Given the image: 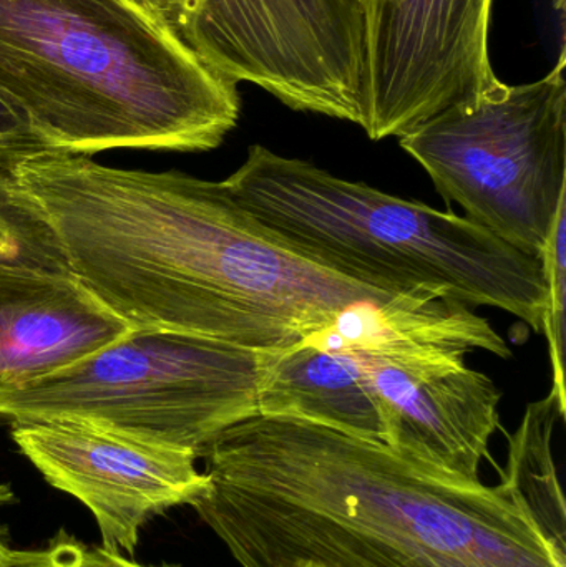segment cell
<instances>
[{
	"label": "cell",
	"mask_w": 566,
	"mask_h": 567,
	"mask_svg": "<svg viewBox=\"0 0 566 567\" xmlns=\"http://www.w3.org/2000/svg\"><path fill=\"white\" fill-rule=\"evenodd\" d=\"M16 175L70 272L138 329L272 352L335 329L362 303L414 300L285 248L223 182L112 168L50 150L23 156Z\"/></svg>",
	"instance_id": "cell-1"
},
{
	"label": "cell",
	"mask_w": 566,
	"mask_h": 567,
	"mask_svg": "<svg viewBox=\"0 0 566 567\" xmlns=\"http://www.w3.org/2000/svg\"><path fill=\"white\" fill-rule=\"evenodd\" d=\"M199 458L192 508L241 567H566L504 483L454 482L384 443L255 415Z\"/></svg>",
	"instance_id": "cell-2"
},
{
	"label": "cell",
	"mask_w": 566,
	"mask_h": 567,
	"mask_svg": "<svg viewBox=\"0 0 566 567\" xmlns=\"http://www.w3.org/2000/svg\"><path fill=\"white\" fill-rule=\"evenodd\" d=\"M0 99L50 152H209L238 83L130 0H0Z\"/></svg>",
	"instance_id": "cell-3"
},
{
	"label": "cell",
	"mask_w": 566,
	"mask_h": 567,
	"mask_svg": "<svg viewBox=\"0 0 566 567\" xmlns=\"http://www.w3.org/2000/svg\"><path fill=\"white\" fill-rule=\"evenodd\" d=\"M223 185L276 241L349 281L392 296L495 307L542 332L548 290L541 259L465 216L261 145Z\"/></svg>",
	"instance_id": "cell-4"
},
{
	"label": "cell",
	"mask_w": 566,
	"mask_h": 567,
	"mask_svg": "<svg viewBox=\"0 0 566 567\" xmlns=\"http://www.w3.org/2000/svg\"><path fill=\"white\" fill-rule=\"evenodd\" d=\"M263 352L135 329L92 355L0 392V420H72L202 456L258 413Z\"/></svg>",
	"instance_id": "cell-5"
},
{
	"label": "cell",
	"mask_w": 566,
	"mask_h": 567,
	"mask_svg": "<svg viewBox=\"0 0 566 567\" xmlns=\"http://www.w3.org/2000/svg\"><path fill=\"white\" fill-rule=\"evenodd\" d=\"M399 143L469 221L541 259L566 205L565 53L544 79H495Z\"/></svg>",
	"instance_id": "cell-6"
},
{
	"label": "cell",
	"mask_w": 566,
	"mask_h": 567,
	"mask_svg": "<svg viewBox=\"0 0 566 567\" xmlns=\"http://www.w3.org/2000/svg\"><path fill=\"white\" fill-rule=\"evenodd\" d=\"M172 33L296 112L362 123V0H176Z\"/></svg>",
	"instance_id": "cell-7"
},
{
	"label": "cell",
	"mask_w": 566,
	"mask_h": 567,
	"mask_svg": "<svg viewBox=\"0 0 566 567\" xmlns=\"http://www.w3.org/2000/svg\"><path fill=\"white\" fill-rule=\"evenodd\" d=\"M494 0H362V123L404 136L497 79L488 55Z\"/></svg>",
	"instance_id": "cell-8"
},
{
	"label": "cell",
	"mask_w": 566,
	"mask_h": 567,
	"mask_svg": "<svg viewBox=\"0 0 566 567\" xmlns=\"http://www.w3.org/2000/svg\"><path fill=\"white\" fill-rule=\"evenodd\" d=\"M336 350L364 367L389 449L435 475L481 483L502 393L485 373L467 367V350L409 337Z\"/></svg>",
	"instance_id": "cell-9"
},
{
	"label": "cell",
	"mask_w": 566,
	"mask_h": 567,
	"mask_svg": "<svg viewBox=\"0 0 566 567\" xmlns=\"http://www.w3.org/2000/svg\"><path fill=\"white\" fill-rule=\"evenodd\" d=\"M12 440L49 485L92 513L102 548L133 556L143 526L205 492L198 456L72 420L12 423Z\"/></svg>",
	"instance_id": "cell-10"
},
{
	"label": "cell",
	"mask_w": 566,
	"mask_h": 567,
	"mask_svg": "<svg viewBox=\"0 0 566 567\" xmlns=\"http://www.w3.org/2000/svg\"><path fill=\"white\" fill-rule=\"evenodd\" d=\"M133 329L72 272L0 266V392L65 369Z\"/></svg>",
	"instance_id": "cell-11"
},
{
	"label": "cell",
	"mask_w": 566,
	"mask_h": 567,
	"mask_svg": "<svg viewBox=\"0 0 566 567\" xmlns=\"http://www.w3.org/2000/svg\"><path fill=\"white\" fill-rule=\"evenodd\" d=\"M256 415L384 443L378 402L358 357L311 340L263 352Z\"/></svg>",
	"instance_id": "cell-12"
},
{
	"label": "cell",
	"mask_w": 566,
	"mask_h": 567,
	"mask_svg": "<svg viewBox=\"0 0 566 567\" xmlns=\"http://www.w3.org/2000/svg\"><path fill=\"white\" fill-rule=\"evenodd\" d=\"M566 406L555 393L531 403L508 440L502 483L511 489L548 543L566 555L565 498L555 465L552 436Z\"/></svg>",
	"instance_id": "cell-13"
},
{
	"label": "cell",
	"mask_w": 566,
	"mask_h": 567,
	"mask_svg": "<svg viewBox=\"0 0 566 567\" xmlns=\"http://www.w3.org/2000/svg\"><path fill=\"white\" fill-rule=\"evenodd\" d=\"M22 158L0 156V266L70 272L52 229L20 192L16 166Z\"/></svg>",
	"instance_id": "cell-14"
},
{
	"label": "cell",
	"mask_w": 566,
	"mask_h": 567,
	"mask_svg": "<svg viewBox=\"0 0 566 567\" xmlns=\"http://www.w3.org/2000/svg\"><path fill=\"white\" fill-rule=\"evenodd\" d=\"M547 281V307H545L542 332L547 337L554 385L552 393L566 406L565 340H566V205L558 212L554 231L541 256Z\"/></svg>",
	"instance_id": "cell-15"
},
{
	"label": "cell",
	"mask_w": 566,
	"mask_h": 567,
	"mask_svg": "<svg viewBox=\"0 0 566 567\" xmlns=\"http://www.w3.org/2000/svg\"><path fill=\"white\" fill-rule=\"evenodd\" d=\"M12 567H153L132 561L126 556L106 551L105 548H92L76 542L66 533H60L47 548L37 551H19ZM169 567V566H163Z\"/></svg>",
	"instance_id": "cell-16"
},
{
	"label": "cell",
	"mask_w": 566,
	"mask_h": 567,
	"mask_svg": "<svg viewBox=\"0 0 566 567\" xmlns=\"http://www.w3.org/2000/svg\"><path fill=\"white\" fill-rule=\"evenodd\" d=\"M43 148L22 116L0 99V156H25Z\"/></svg>",
	"instance_id": "cell-17"
},
{
	"label": "cell",
	"mask_w": 566,
	"mask_h": 567,
	"mask_svg": "<svg viewBox=\"0 0 566 567\" xmlns=\"http://www.w3.org/2000/svg\"><path fill=\"white\" fill-rule=\"evenodd\" d=\"M130 2L145 10L159 25L172 33L173 17H175L176 0H130Z\"/></svg>",
	"instance_id": "cell-18"
},
{
	"label": "cell",
	"mask_w": 566,
	"mask_h": 567,
	"mask_svg": "<svg viewBox=\"0 0 566 567\" xmlns=\"http://www.w3.org/2000/svg\"><path fill=\"white\" fill-rule=\"evenodd\" d=\"M13 493L10 492L9 486L0 485V505H7V503H12ZM17 558H19V551H13L9 546L3 542L2 536H0V567H12L17 563Z\"/></svg>",
	"instance_id": "cell-19"
},
{
	"label": "cell",
	"mask_w": 566,
	"mask_h": 567,
	"mask_svg": "<svg viewBox=\"0 0 566 567\" xmlns=\"http://www.w3.org/2000/svg\"><path fill=\"white\" fill-rule=\"evenodd\" d=\"M291 567H316V566H311V565H295V566H291Z\"/></svg>",
	"instance_id": "cell-20"
}]
</instances>
